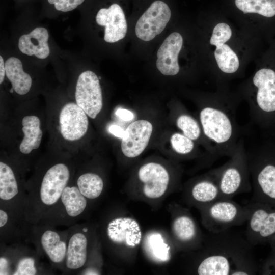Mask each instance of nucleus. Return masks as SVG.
<instances>
[{
  "mask_svg": "<svg viewBox=\"0 0 275 275\" xmlns=\"http://www.w3.org/2000/svg\"><path fill=\"white\" fill-rule=\"evenodd\" d=\"M139 180L143 183V192L150 199L161 197L167 189L170 177L161 164L149 162L142 166L138 172Z\"/></svg>",
  "mask_w": 275,
  "mask_h": 275,
  "instance_id": "obj_13",
  "label": "nucleus"
},
{
  "mask_svg": "<svg viewBox=\"0 0 275 275\" xmlns=\"http://www.w3.org/2000/svg\"><path fill=\"white\" fill-rule=\"evenodd\" d=\"M203 221L210 232L216 233L246 223L249 210L231 199H218L202 206Z\"/></svg>",
  "mask_w": 275,
  "mask_h": 275,
  "instance_id": "obj_7",
  "label": "nucleus"
},
{
  "mask_svg": "<svg viewBox=\"0 0 275 275\" xmlns=\"http://www.w3.org/2000/svg\"><path fill=\"white\" fill-rule=\"evenodd\" d=\"M85 0H48L50 4H53L55 8L60 11L68 12L75 9Z\"/></svg>",
  "mask_w": 275,
  "mask_h": 275,
  "instance_id": "obj_33",
  "label": "nucleus"
},
{
  "mask_svg": "<svg viewBox=\"0 0 275 275\" xmlns=\"http://www.w3.org/2000/svg\"><path fill=\"white\" fill-rule=\"evenodd\" d=\"M235 4L245 14L255 13L267 17L275 15V0H235Z\"/></svg>",
  "mask_w": 275,
  "mask_h": 275,
  "instance_id": "obj_27",
  "label": "nucleus"
},
{
  "mask_svg": "<svg viewBox=\"0 0 275 275\" xmlns=\"http://www.w3.org/2000/svg\"><path fill=\"white\" fill-rule=\"evenodd\" d=\"M70 176L68 166L64 163H56L48 169L38 189L26 197V217L39 220L52 212L68 185Z\"/></svg>",
  "mask_w": 275,
  "mask_h": 275,
  "instance_id": "obj_4",
  "label": "nucleus"
},
{
  "mask_svg": "<svg viewBox=\"0 0 275 275\" xmlns=\"http://www.w3.org/2000/svg\"><path fill=\"white\" fill-rule=\"evenodd\" d=\"M59 124L62 137L66 140L73 141L85 135L89 122L85 112L76 103L69 102L60 111Z\"/></svg>",
  "mask_w": 275,
  "mask_h": 275,
  "instance_id": "obj_11",
  "label": "nucleus"
},
{
  "mask_svg": "<svg viewBox=\"0 0 275 275\" xmlns=\"http://www.w3.org/2000/svg\"><path fill=\"white\" fill-rule=\"evenodd\" d=\"M75 96L76 103L95 119L102 109L103 101L99 78L94 72L87 70L79 75Z\"/></svg>",
  "mask_w": 275,
  "mask_h": 275,
  "instance_id": "obj_9",
  "label": "nucleus"
},
{
  "mask_svg": "<svg viewBox=\"0 0 275 275\" xmlns=\"http://www.w3.org/2000/svg\"><path fill=\"white\" fill-rule=\"evenodd\" d=\"M255 88L249 100L252 121L260 129H267L275 121V71L262 68L252 78Z\"/></svg>",
  "mask_w": 275,
  "mask_h": 275,
  "instance_id": "obj_6",
  "label": "nucleus"
},
{
  "mask_svg": "<svg viewBox=\"0 0 275 275\" xmlns=\"http://www.w3.org/2000/svg\"><path fill=\"white\" fill-rule=\"evenodd\" d=\"M6 75L11 82L12 88L19 95H24L30 91L32 80L22 67L21 61L15 57L9 58L5 63Z\"/></svg>",
  "mask_w": 275,
  "mask_h": 275,
  "instance_id": "obj_23",
  "label": "nucleus"
},
{
  "mask_svg": "<svg viewBox=\"0 0 275 275\" xmlns=\"http://www.w3.org/2000/svg\"><path fill=\"white\" fill-rule=\"evenodd\" d=\"M170 143L173 150L182 155L191 153L195 147L194 141L182 133H173L171 136Z\"/></svg>",
  "mask_w": 275,
  "mask_h": 275,
  "instance_id": "obj_31",
  "label": "nucleus"
},
{
  "mask_svg": "<svg viewBox=\"0 0 275 275\" xmlns=\"http://www.w3.org/2000/svg\"><path fill=\"white\" fill-rule=\"evenodd\" d=\"M48 38V33L45 28H36L30 33L23 35L19 38L18 48L26 55H35L39 59H45L50 53L47 43Z\"/></svg>",
  "mask_w": 275,
  "mask_h": 275,
  "instance_id": "obj_19",
  "label": "nucleus"
},
{
  "mask_svg": "<svg viewBox=\"0 0 275 275\" xmlns=\"http://www.w3.org/2000/svg\"><path fill=\"white\" fill-rule=\"evenodd\" d=\"M115 114L121 120L124 121L132 120L134 118V115L132 112L123 108H118L115 112Z\"/></svg>",
  "mask_w": 275,
  "mask_h": 275,
  "instance_id": "obj_35",
  "label": "nucleus"
},
{
  "mask_svg": "<svg viewBox=\"0 0 275 275\" xmlns=\"http://www.w3.org/2000/svg\"><path fill=\"white\" fill-rule=\"evenodd\" d=\"M98 24L105 27L104 40L114 43L122 39L126 35L127 24L122 8L113 4L108 8H102L96 16Z\"/></svg>",
  "mask_w": 275,
  "mask_h": 275,
  "instance_id": "obj_14",
  "label": "nucleus"
},
{
  "mask_svg": "<svg viewBox=\"0 0 275 275\" xmlns=\"http://www.w3.org/2000/svg\"><path fill=\"white\" fill-rule=\"evenodd\" d=\"M262 134L264 138L275 143V121L267 129L262 131Z\"/></svg>",
  "mask_w": 275,
  "mask_h": 275,
  "instance_id": "obj_37",
  "label": "nucleus"
},
{
  "mask_svg": "<svg viewBox=\"0 0 275 275\" xmlns=\"http://www.w3.org/2000/svg\"><path fill=\"white\" fill-rule=\"evenodd\" d=\"M191 196L201 207L220 199V191L213 169L193 185Z\"/></svg>",
  "mask_w": 275,
  "mask_h": 275,
  "instance_id": "obj_21",
  "label": "nucleus"
},
{
  "mask_svg": "<svg viewBox=\"0 0 275 275\" xmlns=\"http://www.w3.org/2000/svg\"><path fill=\"white\" fill-rule=\"evenodd\" d=\"M182 44V37L177 32L171 33L162 43L157 53L156 66L162 74L173 76L178 73V57Z\"/></svg>",
  "mask_w": 275,
  "mask_h": 275,
  "instance_id": "obj_15",
  "label": "nucleus"
},
{
  "mask_svg": "<svg viewBox=\"0 0 275 275\" xmlns=\"http://www.w3.org/2000/svg\"><path fill=\"white\" fill-rule=\"evenodd\" d=\"M110 240L117 244L135 247L141 241L142 233L138 223L129 217H118L111 221L106 228Z\"/></svg>",
  "mask_w": 275,
  "mask_h": 275,
  "instance_id": "obj_16",
  "label": "nucleus"
},
{
  "mask_svg": "<svg viewBox=\"0 0 275 275\" xmlns=\"http://www.w3.org/2000/svg\"><path fill=\"white\" fill-rule=\"evenodd\" d=\"M220 199H231L241 193L252 190L250 173L243 137L239 141L234 154L223 165L213 169Z\"/></svg>",
  "mask_w": 275,
  "mask_h": 275,
  "instance_id": "obj_5",
  "label": "nucleus"
},
{
  "mask_svg": "<svg viewBox=\"0 0 275 275\" xmlns=\"http://www.w3.org/2000/svg\"><path fill=\"white\" fill-rule=\"evenodd\" d=\"M269 243L271 247V253L262 266L261 272L263 274L275 273V235Z\"/></svg>",
  "mask_w": 275,
  "mask_h": 275,
  "instance_id": "obj_34",
  "label": "nucleus"
},
{
  "mask_svg": "<svg viewBox=\"0 0 275 275\" xmlns=\"http://www.w3.org/2000/svg\"><path fill=\"white\" fill-rule=\"evenodd\" d=\"M153 126L148 121L140 120L131 123L125 130L121 147L123 154L129 158L140 155L147 146Z\"/></svg>",
  "mask_w": 275,
  "mask_h": 275,
  "instance_id": "obj_12",
  "label": "nucleus"
},
{
  "mask_svg": "<svg viewBox=\"0 0 275 275\" xmlns=\"http://www.w3.org/2000/svg\"><path fill=\"white\" fill-rule=\"evenodd\" d=\"M108 132L120 139H122L125 134V130L120 126L116 124H112L108 128Z\"/></svg>",
  "mask_w": 275,
  "mask_h": 275,
  "instance_id": "obj_36",
  "label": "nucleus"
},
{
  "mask_svg": "<svg viewBox=\"0 0 275 275\" xmlns=\"http://www.w3.org/2000/svg\"><path fill=\"white\" fill-rule=\"evenodd\" d=\"M252 245L230 230L209 232L196 272L199 275H251L259 270Z\"/></svg>",
  "mask_w": 275,
  "mask_h": 275,
  "instance_id": "obj_1",
  "label": "nucleus"
},
{
  "mask_svg": "<svg viewBox=\"0 0 275 275\" xmlns=\"http://www.w3.org/2000/svg\"><path fill=\"white\" fill-rule=\"evenodd\" d=\"M39 243L43 253L52 263L60 265L64 262L67 241L52 228L43 229L40 235Z\"/></svg>",
  "mask_w": 275,
  "mask_h": 275,
  "instance_id": "obj_20",
  "label": "nucleus"
},
{
  "mask_svg": "<svg viewBox=\"0 0 275 275\" xmlns=\"http://www.w3.org/2000/svg\"><path fill=\"white\" fill-rule=\"evenodd\" d=\"M80 193L87 199H95L101 194L104 183L102 178L94 173H85L79 176L77 185Z\"/></svg>",
  "mask_w": 275,
  "mask_h": 275,
  "instance_id": "obj_26",
  "label": "nucleus"
},
{
  "mask_svg": "<svg viewBox=\"0 0 275 275\" xmlns=\"http://www.w3.org/2000/svg\"><path fill=\"white\" fill-rule=\"evenodd\" d=\"M147 245L152 256L157 260L165 261L169 259V249L159 234L150 235L147 240Z\"/></svg>",
  "mask_w": 275,
  "mask_h": 275,
  "instance_id": "obj_29",
  "label": "nucleus"
},
{
  "mask_svg": "<svg viewBox=\"0 0 275 275\" xmlns=\"http://www.w3.org/2000/svg\"><path fill=\"white\" fill-rule=\"evenodd\" d=\"M13 91H14V89L12 88L11 89V90H10V92L11 93H13Z\"/></svg>",
  "mask_w": 275,
  "mask_h": 275,
  "instance_id": "obj_39",
  "label": "nucleus"
},
{
  "mask_svg": "<svg viewBox=\"0 0 275 275\" xmlns=\"http://www.w3.org/2000/svg\"><path fill=\"white\" fill-rule=\"evenodd\" d=\"M214 57L218 66L224 73L232 74L237 71L239 62L236 54L227 44L216 47Z\"/></svg>",
  "mask_w": 275,
  "mask_h": 275,
  "instance_id": "obj_28",
  "label": "nucleus"
},
{
  "mask_svg": "<svg viewBox=\"0 0 275 275\" xmlns=\"http://www.w3.org/2000/svg\"><path fill=\"white\" fill-rule=\"evenodd\" d=\"M6 74L5 65L3 59L0 56V84H2Z\"/></svg>",
  "mask_w": 275,
  "mask_h": 275,
  "instance_id": "obj_38",
  "label": "nucleus"
},
{
  "mask_svg": "<svg viewBox=\"0 0 275 275\" xmlns=\"http://www.w3.org/2000/svg\"><path fill=\"white\" fill-rule=\"evenodd\" d=\"M232 36L230 27L225 23H219L213 29L210 43L218 47L225 44Z\"/></svg>",
  "mask_w": 275,
  "mask_h": 275,
  "instance_id": "obj_32",
  "label": "nucleus"
},
{
  "mask_svg": "<svg viewBox=\"0 0 275 275\" xmlns=\"http://www.w3.org/2000/svg\"><path fill=\"white\" fill-rule=\"evenodd\" d=\"M78 229L70 233L67 244L65 265L69 270L81 268L86 264L88 258V240L85 232Z\"/></svg>",
  "mask_w": 275,
  "mask_h": 275,
  "instance_id": "obj_17",
  "label": "nucleus"
},
{
  "mask_svg": "<svg viewBox=\"0 0 275 275\" xmlns=\"http://www.w3.org/2000/svg\"><path fill=\"white\" fill-rule=\"evenodd\" d=\"M23 197H25L20 195L18 183L13 170L8 164L1 161L0 200L2 208L7 211L13 210L15 204L22 201L20 198Z\"/></svg>",
  "mask_w": 275,
  "mask_h": 275,
  "instance_id": "obj_18",
  "label": "nucleus"
},
{
  "mask_svg": "<svg viewBox=\"0 0 275 275\" xmlns=\"http://www.w3.org/2000/svg\"><path fill=\"white\" fill-rule=\"evenodd\" d=\"M39 273L36 259L32 256L23 255L19 258L11 268L13 275H34Z\"/></svg>",
  "mask_w": 275,
  "mask_h": 275,
  "instance_id": "obj_30",
  "label": "nucleus"
},
{
  "mask_svg": "<svg viewBox=\"0 0 275 275\" xmlns=\"http://www.w3.org/2000/svg\"><path fill=\"white\" fill-rule=\"evenodd\" d=\"M247 205L246 240L252 246L269 243L275 235V204L252 201Z\"/></svg>",
  "mask_w": 275,
  "mask_h": 275,
  "instance_id": "obj_8",
  "label": "nucleus"
},
{
  "mask_svg": "<svg viewBox=\"0 0 275 275\" xmlns=\"http://www.w3.org/2000/svg\"><path fill=\"white\" fill-rule=\"evenodd\" d=\"M172 230L176 238L184 244L195 241L199 232L193 219L188 215H181L174 221Z\"/></svg>",
  "mask_w": 275,
  "mask_h": 275,
  "instance_id": "obj_25",
  "label": "nucleus"
},
{
  "mask_svg": "<svg viewBox=\"0 0 275 275\" xmlns=\"http://www.w3.org/2000/svg\"><path fill=\"white\" fill-rule=\"evenodd\" d=\"M237 110L236 103L217 98L207 100L200 108L199 122L217 158L232 156L242 137Z\"/></svg>",
  "mask_w": 275,
  "mask_h": 275,
  "instance_id": "obj_2",
  "label": "nucleus"
},
{
  "mask_svg": "<svg viewBox=\"0 0 275 275\" xmlns=\"http://www.w3.org/2000/svg\"><path fill=\"white\" fill-rule=\"evenodd\" d=\"M171 10L163 2H153L136 22V36L145 41L153 39L160 34L170 19Z\"/></svg>",
  "mask_w": 275,
  "mask_h": 275,
  "instance_id": "obj_10",
  "label": "nucleus"
},
{
  "mask_svg": "<svg viewBox=\"0 0 275 275\" xmlns=\"http://www.w3.org/2000/svg\"><path fill=\"white\" fill-rule=\"evenodd\" d=\"M22 125L24 137L19 150L23 154H29L33 150L38 148L41 144L43 133L40 120L36 116H27L23 118Z\"/></svg>",
  "mask_w": 275,
  "mask_h": 275,
  "instance_id": "obj_24",
  "label": "nucleus"
},
{
  "mask_svg": "<svg viewBox=\"0 0 275 275\" xmlns=\"http://www.w3.org/2000/svg\"><path fill=\"white\" fill-rule=\"evenodd\" d=\"M58 204H61L65 215L73 219L84 213L87 206V199L80 193L77 186L67 185L63 190Z\"/></svg>",
  "mask_w": 275,
  "mask_h": 275,
  "instance_id": "obj_22",
  "label": "nucleus"
},
{
  "mask_svg": "<svg viewBox=\"0 0 275 275\" xmlns=\"http://www.w3.org/2000/svg\"><path fill=\"white\" fill-rule=\"evenodd\" d=\"M247 149L253 197L252 201L275 204V143L264 138Z\"/></svg>",
  "mask_w": 275,
  "mask_h": 275,
  "instance_id": "obj_3",
  "label": "nucleus"
}]
</instances>
